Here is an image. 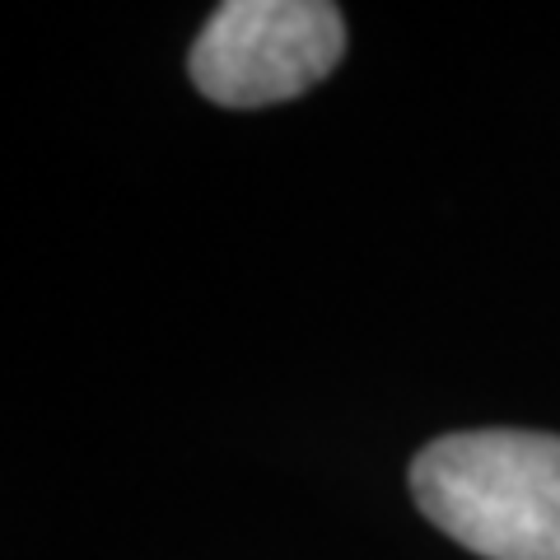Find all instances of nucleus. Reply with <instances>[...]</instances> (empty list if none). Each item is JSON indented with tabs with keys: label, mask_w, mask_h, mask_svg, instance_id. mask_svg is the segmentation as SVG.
Wrapping results in <instances>:
<instances>
[{
	"label": "nucleus",
	"mask_w": 560,
	"mask_h": 560,
	"mask_svg": "<svg viewBox=\"0 0 560 560\" xmlns=\"http://www.w3.org/2000/svg\"><path fill=\"white\" fill-rule=\"evenodd\" d=\"M346 51L327 0H230L191 47V80L220 108H267L313 90Z\"/></svg>",
	"instance_id": "nucleus-2"
},
{
	"label": "nucleus",
	"mask_w": 560,
	"mask_h": 560,
	"mask_svg": "<svg viewBox=\"0 0 560 560\" xmlns=\"http://www.w3.org/2000/svg\"><path fill=\"white\" fill-rule=\"evenodd\" d=\"M411 495L471 556L560 560V434H444L416 453Z\"/></svg>",
	"instance_id": "nucleus-1"
}]
</instances>
